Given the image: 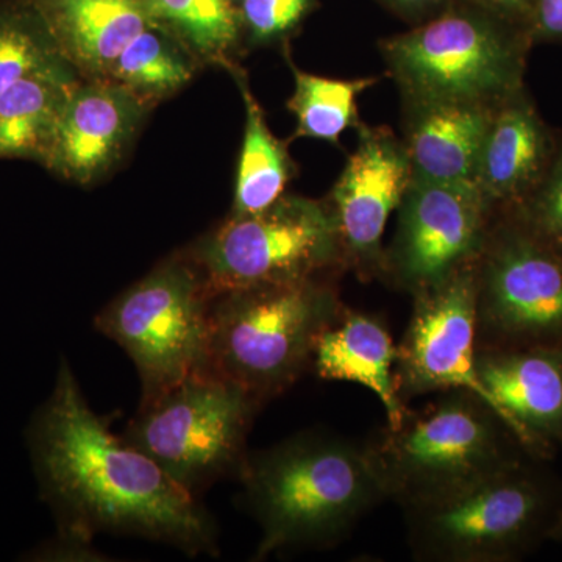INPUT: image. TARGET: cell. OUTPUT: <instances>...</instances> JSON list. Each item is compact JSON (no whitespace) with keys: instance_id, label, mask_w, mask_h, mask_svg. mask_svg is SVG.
<instances>
[{"instance_id":"20","label":"cell","mask_w":562,"mask_h":562,"mask_svg":"<svg viewBox=\"0 0 562 562\" xmlns=\"http://www.w3.org/2000/svg\"><path fill=\"white\" fill-rule=\"evenodd\" d=\"M83 76L66 58L33 70L0 94V160L43 165L70 92Z\"/></svg>"},{"instance_id":"25","label":"cell","mask_w":562,"mask_h":562,"mask_svg":"<svg viewBox=\"0 0 562 562\" xmlns=\"http://www.w3.org/2000/svg\"><path fill=\"white\" fill-rule=\"evenodd\" d=\"M63 55L31 2L0 9V94Z\"/></svg>"},{"instance_id":"9","label":"cell","mask_w":562,"mask_h":562,"mask_svg":"<svg viewBox=\"0 0 562 562\" xmlns=\"http://www.w3.org/2000/svg\"><path fill=\"white\" fill-rule=\"evenodd\" d=\"M187 255L213 295L346 271L327 202L295 194L260 213L231 214Z\"/></svg>"},{"instance_id":"31","label":"cell","mask_w":562,"mask_h":562,"mask_svg":"<svg viewBox=\"0 0 562 562\" xmlns=\"http://www.w3.org/2000/svg\"><path fill=\"white\" fill-rule=\"evenodd\" d=\"M550 541L562 542V503L557 520H554L552 532H550Z\"/></svg>"},{"instance_id":"17","label":"cell","mask_w":562,"mask_h":562,"mask_svg":"<svg viewBox=\"0 0 562 562\" xmlns=\"http://www.w3.org/2000/svg\"><path fill=\"white\" fill-rule=\"evenodd\" d=\"M495 106L402 101V139L412 160L414 179L475 183Z\"/></svg>"},{"instance_id":"1","label":"cell","mask_w":562,"mask_h":562,"mask_svg":"<svg viewBox=\"0 0 562 562\" xmlns=\"http://www.w3.org/2000/svg\"><path fill=\"white\" fill-rule=\"evenodd\" d=\"M27 443L58 536L83 543L101 532L138 536L190 557L220 554L216 522L199 497L110 430L66 360L29 425Z\"/></svg>"},{"instance_id":"24","label":"cell","mask_w":562,"mask_h":562,"mask_svg":"<svg viewBox=\"0 0 562 562\" xmlns=\"http://www.w3.org/2000/svg\"><path fill=\"white\" fill-rule=\"evenodd\" d=\"M155 16L168 21L195 58L228 60L239 27L231 0H150Z\"/></svg>"},{"instance_id":"4","label":"cell","mask_w":562,"mask_h":562,"mask_svg":"<svg viewBox=\"0 0 562 562\" xmlns=\"http://www.w3.org/2000/svg\"><path fill=\"white\" fill-rule=\"evenodd\" d=\"M336 277L213 295L205 371L266 405L312 369L321 333L342 308Z\"/></svg>"},{"instance_id":"11","label":"cell","mask_w":562,"mask_h":562,"mask_svg":"<svg viewBox=\"0 0 562 562\" xmlns=\"http://www.w3.org/2000/svg\"><path fill=\"white\" fill-rule=\"evenodd\" d=\"M494 211L475 183L414 179L384 250L382 281L414 295L475 265Z\"/></svg>"},{"instance_id":"22","label":"cell","mask_w":562,"mask_h":562,"mask_svg":"<svg viewBox=\"0 0 562 562\" xmlns=\"http://www.w3.org/2000/svg\"><path fill=\"white\" fill-rule=\"evenodd\" d=\"M294 92L288 99V110L294 114V138H312L325 143L339 144L347 128H357L358 98L380 81V77H358V79H330L299 69L286 55Z\"/></svg>"},{"instance_id":"7","label":"cell","mask_w":562,"mask_h":562,"mask_svg":"<svg viewBox=\"0 0 562 562\" xmlns=\"http://www.w3.org/2000/svg\"><path fill=\"white\" fill-rule=\"evenodd\" d=\"M254 395L216 373H192L140 403L122 438L198 497L222 479L238 480L247 438L262 408Z\"/></svg>"},{"instance_id":"29","label":"cell","mask_w":562,"mask_h":562,"mask_svg":"<svg viewBox=\"0 0 562 562\" xmlns=\"http://www.w3.org/2000/svg\"><path fill=\"white\" fill-rule=\"evenodd\" d=\"M495 14L519 22L527 29L528 14H530L532 0H483Z\"/></svg>"},{"instance_id":"28","label":"cell","mask_w":562,"mask_h":562,"mask_svg":"<svg viewBox=\"0 0 562 562\" xmlns=\"http://www.w3.org/2000/svg\"><path fill=\"white\" fill-rule=\"evenodd\" d=\"M527 32L532 44L562 41V0H532Z\"/></svg>"},{"instance_id":"3","label":"cell","mask_w":562,"mask_h":562,"mask_svg":"<svg viewBox=\"0 0 562 562\" xmlns=\"http://www.w3.org/2000/svg\"><path fill=\"white\" fill-rule=\"evenodd\" d=\"M366 447L386 501L402 512L446 501L531 457L490 403L461 390L408 408Z\"/></svg>"},{"instance_id":"2","label":"cell","mask_w":562,"mask_h":562,"mask_svg":"<svg viewBox=\"0 0 562 562\" xmlns=\"http://www.w3.org/2000/svg\"><path fill=\"white\" fill-rule=\"evenodd\" d=\"M243 505L260 525L254 561L288 549H330L386 495L358 443L325 431H302L244 462Z\"/></svg>"},{"instance_id":"18","label":"cell","mask_w":562,"mask_h":562,"mask_svg":"<svg viewBox=\"0 0 562 562\" xmlns=\"http://www.w3.org/2000/svg\"><path fill=\"white\" fill-rule=\"evenodd\" d=\"M398 346L390 328L373 314L344 303L314 347L312 369L322 380L357 383L382 402L387 425H397L409 406L398 395Z\"/></svg>"},{"instance_id":"27","label":"cell","mask_w":562,"mask_h":562,"mask_svg":"<svg viewBox=\"0 0 562 562\" xmlns=\"http://www.w3.org/2000/svg\"><path fill=\"white\" fill-rule=\"evenodd\" d=\"M312 0H244L243 18L255 43H269L292 31Z\"/></svg>"},{"instance_id":"10","label":"cell","mask_w":562,"mask_h":562,"mask_svg":"<svg viewBox=\"0 0 562 562\" xmlns=\"http://www.w3.org/2000/svg\"><path fill=\"white\" fill-rule=\"evenodd\" d=\"M476 281L479 349L562 350V255L494 214Z\"/></svg>"},{"instance_id":"6","label":"cell","mask_w":562,"mask_h":562,"mask_svg":"<svg viewBox=\"0 0 562 562\" xmlns=\"http://www.w3.org/2000/svg\"><path fill=\"white\" fill-rule=\"evenodd\" d=\"M527 29L498 14L449 10L380 43L402 101L498 105L525 88Z\"/></svg>"},{"instance_id":"15","label":"cell","mask_w":562,"mask_h":562,"mask_svg":"<svg viewBox=\"0 0 562 562\" xmlns=\"http://www.w3.org/2000/svg\"><path fill=\"white\" fill-rule=\"evenodd\" d=\"M476 371L492 408L531 457L562 447V350L479 349Z\"/></svg>"},{"instance_id":"14","label":"cell","mask_w":562,"mask_h":562,"mask_svg":"<svg viewBox=\"0 0 562 562\" xmlns=\"http://www.w3.org/2000/svg\"><path fill=\"white\" fill-rule=\"evenodd\" d=\"M147 110L149 102L117 81L83 77L41 166L81 187L101 180L131 146Z\"/></svg>"},{"instance_id":"30","label":"cell","mask_w":562,"mask_h":562,"mask_svg":"<svg viewBox=\"0 0 562 562\" xmlns=\"http://www.w3.org/2000/svg\"><path fill=\"white\" fill-rule=\"evenodd\" d=\"M387 2L394 3L398 9L409 11L413 14L435 5L439 0H387Z\"/></svg>"},{"instance_id":"19","label":"cell","mask_w":562,"mask_h":562,"mask_svg":"<svg viewBox=\"0 0 562 562\" xmlns=\"http://www.w3.org/2000/svg\"><path fill=\"white\" fill-rule=\"evenodd\" d=\"M58 50L87 79H106L122 50L149 27L139 0H29Z\"/></svg>"},{"instance_id":"23","label":"cell","mask_w":562,"mask_h":562,"mask_svg":"<svg viewBox=\"0 0 562 562\" xmlns=\"http://www.w3.org/2000/svg\"><path fill=\"white\" fill-rule=\"evenodd\" d=\"M195 60L181 41L150 24L122 50L106 79L151 103L181 90L194 76Z\"/></svg>"},{"instance_id":"32","label":"cell","mask_w":562,"mask_h":562,"mask_svg":"<svg viewBox=\"0 0 562 562\" xmlns=\"http://www.w3.org/2000/svg\"><path fill=\"white\" fill-rule=\"evenodd\" d=\"M243 2H244V0H243Z\"/></svg>"},{"instance_id":"8","label":"cell","mask_w":562,"mask_h":562,"mask_svg":"<svg viewBox=\"0 0 562 562\" xmlns=\"http://www.w3.org/2000/svg\"><path fill=\"white\" fill-rule=\"evenodd\" d=\"M211 302L209 284L183 251L151 269L95 316V328L135 364L140 403L205 371Z\"/></svg>"},{"instance_id":"16","label":"cell","mask_w":562,"mask_h":562,"mask_svg":"<svg viewBox=\"0 0 562 562\" xmlns=\"http://www.w3.org/2000/svg\"><path fill=\"white\" fill-rule=\"evenodd\" d=\"M557 143V133L542 120L527 87L495 106L475 177L494 214L517 209L535 191Z\"/></svg>"},{"instance_id":"5","label":"cell","mask_w":562,"mask_h":562,"mask_svg":"<svg viewBox=\"0 0 562 562\" xmlns=\"http://www.w3.org/2000/svg\"><path fill=\"white\" fill-rule=\"evenodd\" d=\"M542 462L524 458L446 501L403 509L414 560L513 562L550 541L562 484Z\"/></svg>"},{"instance_id":"26","label":"cell","mask_w":562,"mask_h":562,"mask_svg":"<svg viewBox=\"0 0 562 562\" xmlns=\"http://www.w3.org/2000/svg\"><path fill=\"white\" fill-rule=\"evenodd\" d=\"M498 214L513 217L536 239L562 255V135H558L552 162L535 191L517 209Z\"/></svg>"},{"instance_id":"12","label":"cell","mask_w":562,"mask_h":562,"mask_svg":"<svg viewBox=\"0 0 562 562\" xmlns=\"http://www.w3.org/2000/svg\"><path fill=\"white\" fill-rule=\"evenodd\" d=\"M413 297L398 346V395L406 405L422 395L469 391L492 406L476 371L479 281L476 262Z\"/></svg>"},{"instance_id":"13","label":"cell","mask_w":562,"mask_h":562,"mask_svg":"<svg viewBox=\"0 0 562 562\" xmlns=\"http://www.w3.org/2000/svg\"><path fill=\"white\" fill-rule=\"evenodd\" d=\"M358 143L325 199L346 271L361 280H382L384 232L413 181L405 143L386 125L360 122Z\"/></svg>"},{"instance_id":"21","label":"cell","mask_w":562,"mask_h":562,"mask_svg":"<svg viewBox=\"0 0 562 562\" xmlns=\"http://www.w3.org/2000/svg\"><path fill=\"white\" fill-rule=\"evenodd\" d=\"M224 66L231 68L246 109V127L236 172L232 214L260 213L286 194L288 184L294 177L295 165L291 160L286 143L277 138L269 128L265 111L251 92L246 74L238 70L232 61Z\"/></svg>"}]
</instances>
